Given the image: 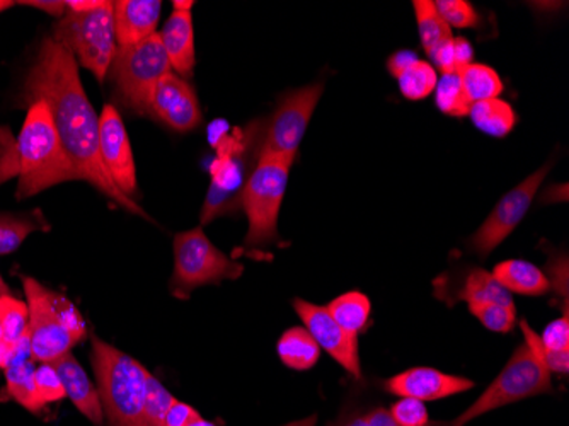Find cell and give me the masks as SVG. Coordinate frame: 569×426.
Here are the masks:
<instances>
[{
    "mask_svg": "<svg viewBox=\"0 0 569 426\" xmlns=\"http://www.w3.org/2000/svg\"><path fill=\"white\" fill-rule=\"evenodd\" d=\"M26 105L44 101L59 131L60 142L72 165L76 179L94 186L99 194L150 219L132 198L124 197L108 176L99 152V115H96L79 76L72 53L53 38H44L22 86Z\"/></svg>",
    "mask_w": 569,
    "mask_h": 426,
    "instance_id": "1",
    "label": "cell"
},
{
    "mask_svg": "<svg viewBox=\"0 0 569 426\" xmlns=\"http://www.w3.org/2000/svg\"><path fill=\"white\" fill-rule=\"evenodd\" d=\"M12 152V171L19 176V200L34 197L60 182L76 181V172L44 101L28 105V115Z\"/></svg>",
    "mask_w": 569,
    "mask_h": 426,
    "instance_id": "2",
    "label": "cell"
},
{
    "mask_svg": "<svg viewBox=\"0 0 569 426\" xmlns=\"http://www.w3.org/2000/svg\"><path fill=\"white\" fill-rule=\"evenodd\" d=\"M28 300V343L38 364H53L84 341L88 326L77 307L60 291L31 277H22Z\"/></svg>",
    "mask_w": 569,
    "mask_h": 426,
    "instance_id": "3",
    "label": "cell"
},
{
    "mask_svg": "<svg viewBox=\"0 0 569 426\" xmlns=\"http://www.w3.org/2000/svg\"><path fill=\"white\" fill-rule=\"evenodd\" d=\"M92 368L111 426H142L149 371L136 358L92 336Z\"/></svg>",
    "mask_w": 569,
    "mask_h": 426,
    "instance_id": "4",
    "label": "cell"
},
{
    "mask_svg": "<svg viewBox=\"0 0 569 426\" xmlns=\"http://www.w3.org/2000/svg\"><path fill=\"white\" fill-rule=\"evenodd\" d=\"M523 343L515 348L510 360L497 379L489 384L488 389L472 403L466 412L460 413L447 426H466L472 419L505 408L515 403L526 402L529 397L552 393V374L537 354L529 336L523 335Z\"/></svg>",
    "mask_w": 569,
    "mask_h": 426,
    "instance_id": "5",
    "label": "cell"
},
{
    "mask_svg": "<svg viewBox=\"0 0 569 426\" xmlns=\"http://www.w3.org/2000/svg\"><path fill=\"white\" fill-rule=\"evenodd\" d=\"M292 165L281 157L260 152L242 194V208L249 222L244 242L249 248L278 241V216Z\"/></svg>",
    "mask_w": 569,
    "mask_h": 426,
    "instance_id": "6",
    "label": "cell"
},
{
    "mask_svg": "<svg viewBox=\"0 0 569 426\" xmlns=\"http://www.w3.org/2000/svg\"><path fill=\"white\" fill-rule=\"evenodd\" d=\"M51 38L72 53L77 66L104 82L118 51L113 2H102L94 11L69 12L57 22Z\"/></svg>",
    "mask_w": 569,
    "mask_h": 426,
    "instance_id": "7",
    "label": "cell"
},
{
    "mask_svg": "<svg viewBox=\"0 0 569 426\" xmlns=\"http://www.w3.org/2000/svg\"><path fill=\"white\" fill-rule=\"evenodd\" d=\"M171 72L161 38L156 33L133 47L118 48L108 76L121 105L133 113L150 115L153 89Z\"/></svg>",
    "mask_w": 569,
    "mask_h": 426,
    "instance_id": "8",
    "label": "cell"
},
{
    "mask_svg": "<svg viewBox=\"0 0 569 426\" xmlns=\"http://www.w3.org/2000/svg\"><path fill=\"white\" fill-rule=\"evenodd\" d=\"M244 274L241 262L229 258L212 245L201 227L174 237V274L171 290L176 297H188L194 288L238 280Z\"/></svg>",
    "mask_w": 569,
    "mask_h": 426,
    "instance_id": "9",
    "label": "cell"
},
{
    "mask_svg": "<svg viewBox=\"0 0 569 426\" xmlns=\"http://www.w3.org/2000/svg\"><path fill=\"white\" fill-rule=\"evenodd\" d=\"M258 128L249 127L241 139L223 140L219 156L212 165V186L201 210V226L226 214H234L242 207L244 194L246 166H248L251 146Z\"/></svg>",
    "mask_w": 569,
    "mask_h": 426,
    "instance_id": "10",
    "label": "cell"
},
{
    "mask_svg": "<svg viewBox=\"0 0 569 426\" xmlns=\"http://www.w3.org/2000/svg\"><path fill=\"white\" fill-rule=\"evenodd\" d=\"M325 86L310 85L296 91L284 92L278 101L267 137L261 143V152L281 157L284 161H296L300 143L306 136L310 118L318 108Z\"/></svg>",
    "mask_w": 569,
    "mask_h": 426,
    "instance_id": "11",
    "label": "cell"
},
{
    "mask_svg": "<svg viewBox=\"0 0 569 426\" xmlns=\"http://www.w3.org/2000/svg\"><path fill=\"white\" fill-rule=\"evenodd\" d=\"M549 168H551L549 165L542 166L539 171L523 179L519 186H515L513 190L508 191L498 201L497 207L489 214L488 219L482 222V226L466 242L469 251L475 252L479 258H488L519 227L523 217L527 216V211H529L540 185L545 182Z\"/></svg>",
    "mask_w": 569,
    "mask_h": 426,
    "instance_id": "12",
    "label": "cell"
},
{
    "mask_svg": "<svg viewBox=\"0 0 569 426\" xmlns=\"http://www.w3.org/2000/svg\"><path fill=\"white\" fill-rule=\"evenodd\" d=\"M293 309L302 319L303 328L318 343L336 364L341 365L353 379H361L360 351H358V338L345 331L332 319L328 309L318 304L307 303L303 299L293 300Z\"/></svg>",
    "mask_w": 569,
    "mask_h": 426,
    "instance_id": "13",
    "label": "cell"
},
{
    "mask_svg": "<svg viewBox=\"0 0 569 426\" xmlns=\"http://www.w3.org/2000/svg\"><path fill=\"white\" fill-rule=\"evenodd\" d=\"M99 152L113 185L124 197L137 191V169L127 128L113 105H104L99 115Z\"/></svg>",
    "mask_w": 569,
    "mask_h": 426,
    "instance_id": "14",
    "label": "cell"
},
{
    "mask_svg": "<svg viewBox=\"0 0 569 426\" xmlns=\"http://www.w3.org/2000/svg\"><path fill=\"white\" fill-rule=\"evenodd\" d=\"M150 115L179 133L193 131L201 123L197 92L184 79L168 73L153 89Z\"/></svg>",
    "mask_w": 569,
    "mask_h": 426,
    "instance_id": "15",
    "label": "cell"
},
{
    "mask_svg": "<svg viewBox=\"0 0 569 426\" xmlns=\"http://www.w3.org/2000/svg\"><path fill=\"white\" fill-rule=\"evenodd\" d=\"M382 387L392 396L411 397L428 403L471 390L475 383L468 377L453 376L437 368L415 367L383 380Z\"/></svg>",
    "mask_w": 569,
    "mask_h": 426,
    "instance_id": "16",
    "label": "cell"
},
{
    "mask_svg": "<svg viewBox=\"0 0 569 426\" xmlns=\"http://www.w3.org/2000/svg\"><path fill=\"white\" fill-rule=\"evenodd\" d=\"M161 0H118L113 2L118 48L133 47L156 34L161 19Z\"/></svg>",
    "mask_w": 569,
    "mask_h": 426,
    "instance_id": "17",
    "label": "cell"
},
{
    "mask_svg": "<svg viewBox=\"0 0 569 426\" xmlns=\"http://www.w3.org/2000/svg\"><path fill=\"white\" fill-rule=\"evenodd\" d=\"M162 47L168 56L169 66L176 76L188 79L193 76L194 62V30L191 12L172 11L166 21L161 33Z\"/></svg>",
    "mask_w": 569,
    "mask_h": 426,
    "instance_id": "18",
    "label": "cell"
},
{
    "mask_svg": "<svg viewBox=\"0 0 569 426\" xmlns=\"http://www.w3.org/2000/svg\"><path fill=\"white\" fill-rule=\"evenodd\" d=\"M53 367L62 377L63 387H66L67 397L89 422L96 426H102L104 422V412H102L101 399H99L98 389L92 386L91 379L86 374L84 368L77 361L72 354L63 355L59 360L53 361Z\"/></svg>",
    "mask_w": 569,
    "mask_h": 426,
    "instance_id": "19",
    "label": "cell"
},
{
    "mask_svg": "<svg viewBox=\"0 0 569 426\" xmlns=\"http://www.w3.org/2000/svg\"><path fill=\"white\" fill-rule=\"evenodd\" d=\"M37 361L31 357L30 343L28 336L19 343L9 361L6 370V394L11 399L28 409V412L38 413L43 412L44 406L41 405L40 397H38L37 380Z\"/></svg>",
    "mask_w": 569,
    "mask_h": 426,
    "instance_id": "20",
    "label": "cell"
},
{
    "mask_svg": "<svg viewBox=\"0 0 569 426\" xmlns=\"http://www.w3.org/2000/svg\"><path fill=\"white\" fill-rule=\"evenodd\" d=\"M493 277L498 284L510 291L526 297H542L551 291V284L546 277L545 270L533 262L523 259H508L495 266Z\"/></svg>",
    "mask_w": 569,
    "mask_h": 426,
    "instance_id": "21",
    "label": "cell"
},
{
    "mask_svg": "<svg viewBox=\"0 0 569 426\" xmlns=\"http://www.w3.org/2000/svg\"><path fill=\"white\" fill-rule=\"evenodd\" d=\"M456 294V300L468 303L471 313L489 306H515L510 291L498 284L491 271L482 268L469 270Z\"/></svg>",
    "mask_w": 569,
    "mask_h": 426,
    "instance_id": "22",
    "label": "cell"
},
{
    "mask_svg": "<svg viewBox=\"0 0 569 426\" xmlns=\"http://www.w3.org/2000/svg\"><path fill=\"white\" fill-rule=\"evenodd\" d=\"M278 357L292 370H310L321 358V348L306 328H290L281 335L277 345Z\"/></svg>",
    "mask_w": 569,
    "mask_h": 426,
    "instance_id": "23",
    "label": "cell"
},
{
    "mask_svg": "<svg viewBox=\"0 0 569 426\" xmlns=\"http://www.w3.org/2000/svg\"><path fill=\"white\" fill-rule=\"evenodd\" d=\"M328 313L345 331L357 336L366 333L372 316V303L360 290H350L328 304Z\"/></svg>",
    "mask_w": 569,
    "mask_h": 426,
    "instance_id": "24",
    "label": "cell"
},
{
    "mask_svg": "<svg viewBox=\"0 0 569 426\" xmlns=\"http://www.w3.org/2000/svg\"><path fill=\"white\" fill-rule=\"evenodd\" d=\"M469 117L478 130L495 139H503L517 125V115L510 102L500 98L475 102Z\"/></svg>",
    "mask_w": 569,
    "mask_h": 426,
    "instance_id": "25",
    "label": "cell"
},
{
    "mask_svg": "<svg viewBox=\"0 0 569 426\" xmlns=\"http://www.w3.org/2000/svg\"><path fill=\"white\" fill-rule=\"evenodd\" d=\"M460 82L471 105L475 102L488 101V99L500 98L505 86L498 76L497 70L485 63H471L460 70Z\"/></svg>",
    "mask_w": 569,
    "mask_h": 426,
    "instance_id": "26",
    "label": "cell"
},
{
    "mask_svg": "<svg viewBox=\"0 0 569 426\" xmlns=\"http://www.w3.org/2000/svg\"><path fill=\"white\" fill-rule=\"evenodd\" d=\"M412 6H415V14H417L421 44H423L427 56H430L438 44L452 38L450 26L443 21L442 16L438 14L435 2L431 0H415Z\"/></svg>",
    "mask_w": 569,
    "mask_h": 426,
    "instance_id": "27",
    "label": "cell"
},
{
    "mask_svg": "<svg viewBox=\"0 0 569 426\" xmlns=\"http://www.w3.org/2000/svg\"><path fill=\"white\" fill-rule=\"evenodd\" d=\"M435 106L447 117H469L472 105L463 91L459 72L446 73L438 79L435 88Z\"/></svg>",
    "mask_w": 569,
    "mask_h": 426,
    "instance_id": "28",
    "label": "cell"
},
{
    "mask_svg": "<svg viewBox=\"0 0 569 426\" xmlns=\"http://www.w3.org/2000/svg\"><path fill=\"white\" fill-rule=\"evenodd\" d=\"M437 70L431 63L418 59L398 77L399 91L409 101L427 99L437 88Z\"/></svg>",
    "mask_w": 569,
    "mask_h": 426,
    "instance_id": "29",
    "label": "cell"
},
{
    "mask_svg": "<svg viewBox=\"0 0 569 426\" xmlns=\"http://www.w3.org/2000/svg\"><path fill=\"white\" fill-rule=\"evenodd\" d=\"M47 229L43 219L37 217L0 216V256L18 251L26 237L34 230Z\"/></svg>",
    "mask_w": 569,
    "mask_h": 426,
    "instance_id": "30",
    "label": "cell"
},
{
    "mask_svg": "<svg viewBox=\"0 0 569 426\" xmlns=\"http://www.w3.org/2000/svg\"><path fill=\"white\" fill-rule=\"evenodd\" d=\"M28 306L12 296H0V319L4 328V341L18 346L28 336Z\"/></svg>",
    "mask_w": 569,
    "mask_h": 426,
    "instance_id": "31",
    "label": "cell"
},
{
    "mask_svg": "<svg viewBox=\"0 0 569 426\" xmlns=\"http://www.w3.org/2000/svg\"><path fill=\"white\" fill-rule=\"evenodd\" d=\"M174 402L176 397L166 389L164 384L158 377H153L150 374L149 383H147V399L146 408H143L142 426H162L166 415H168Z\"/></svg>",
    "mask_w": 569,
    "mask_h": 426,
    "instance_id": "32",
    "label": "cell"
},
{
    "mask_svg": "<svg viewBox=\"0 0 569 426\" xmlns=\"http://www.w3.org/2000/svg\"><path fill=\"white\" fill-rule=\"evenodd\" d=\"M435 8L450 28L466 30V28L478 26V11L472 8L468 0H438V2H435Z\"/></svg>",
    "mask_w": 569,
    "mask_h": 426,
    "instance_id": "33",
    "label": "cell"
},
{
    "mask_svg": "<svg viewBox=\"0 0 569 426\" xmlns=\"http://www.w3.org/2000/svg\"><path fill=\"white\" fill-rule=\"evenodd\" d=\"M34 380H37L38 397H40L41 405L47 406L66 399L67 394L62 377H60L53 364L38 365Z\"/></svg>",
    "mask_w": 569,
    "mask_h": 426,
    "instance_id": "34",
    "label": "cell"
},
{
    "mask_svg": "<svg viewBox=\"0 0 569 426\" xmlns=\"http://www.w3.org/2000/svg\"><path fill=\"white\" fill-rule=\"evenodd\" d=\"M471 314L486 329L501 333V335L513 331L515 325H517L515 306H489L485 309L472 310Z\"/></svg>",
    "mask_w": 569,
    "mask_h": 426,
    "instance_id": "35",
    "label": "cell"
},
{
    "mask_svg": "<svg viewBox=\"0 0 569 426\" xmlns=\"http://www.w3.org/2000/svg\"><path fill=\"white\" fill-rule=\"evenodd\" d=\"M392 418L399 426H430V415H428L427 406L418 399L411 397H401L399 402L389 408Z\"/></svg>",
    "mask_w": 569,
    "mask_h": 426,
    "instance_id": "36",
    "label": "cell"
},
{
    "mask_svg": "<svg viewBox=\"0 0 569 426\" xmlns=\"http://www.w3.org/2000/svg\"><path fill=\"white\" fill-rule=\"evenodd\" d=\"M545 274L551 284V290L562 297V316H568V256H552Z\"/></svg>",
    "mask_w": 569,
    "mask_h": 426,
    "instance_id": "37",
    "label": "cell"
},
{
    "mask_svg": "<svg viewBox=\"0 0 569 426\" xmlns=\"http://www.w3.org/2000/svg\"><path fill=\"white\" fill-rule=\"evenodd\" d=\"M540 345L549 351H569V321L568 316L552 321L539 336Z\"/></svg>",
    "mask_w": 569,
    "mask_h": 426,
    "instance_id": "38",
    "label": "cell"
},
{
    "mask_svg": "<svg viewBox=\"0 0 569 426\" xmlns=\"http://www.w3.org/2000/svg\"><path fill=\"white\" fill-rule=\"evenodd\" d=\"M428 59L431 60L433 69L438 70L442 76L457 72L456 56H453V37L438 44V47L431 51L430 56H428Z\"/></svg>",
    "mask_w": 569,
    "mask_h": 426,
    "instance_id": "39",
    "label": "cell"
},
{
    "mask_svg": "<svg viewBox=\"0 0 569 426\" xmlns=\"http://www.w3.org/2000/svg\"><path fill=\"white\" fill-rule=\"evenodd\" d=\"M200 413H198L193 406L176 399L174 405L171 406L168 415H166L162 426H188L191 422H194V419L200 418Z\"/></svg>",
    "mask_w": 569,
    "mask_h": 426,
    "instance_id": "40",
    "label": "cell"
},
{
    "mask_svg": "<svg viewBox=\"0 0 569 426\" xmlns=\"http://www.w3.org/2000/svg\"><path fill=\"white\" fill-rule=\"evenodd\" d=\"M453 56H456L457 72L475 63L472 62L475 60V48H472L471 41L463 37L453 38Z\"/></svg>",
    "mask_w": 569,
    "mask_h": 426,
    "instance_id": "41",
    "label": "cell"
},
{
    "mask_svg": "<svg viewBox=\"0 0 569 426\" xmlns=\"http://www.w3.org/2000/svg\"><path fill=\"white\" fill-rule=\"evenodd\" d=\"M417 60L418 56L415 51H396V53H392V56L389 57V60H387V70H389V73H391L395 79H398V77L401 76V73L405 72L411 63L417 62Z\"/></svg>",
    "mask_w": 569,
    "mask_h": 426,
    "instance_id": "42",
    "label": "cell"
},
{
    "mask_svg": "<svg viewBox=\"0 0 569 426\" xmlns=\"http://www.w3.org/2000/svg\"><path fill=\"white\" fill-rule=\"evenodd\" d=\"M366 423L367 426H399L392 418L389 408H383V406H372V408L366 409Z\"/></svg>",
    "mask_w": 569,
    "mask_h": 426,
    "instance_id": "43",
    "label": "cell"
},
{
    "mask_svg": "<svg viewBox=\"0 0 569 426\" xmlns=\"http://www.w3.org/2000/svg\"><path fill=\"white\" fill-rule=\"evenodd\" d=\"M326 426H367L366 409H345L338 418L332 419Z\"/></svg>",
    "mask_w": 569,
    "mask_h": 426,
    "instance_id": "44",
    "label": "cell"
},
{
    "mask_svg": "<svg viewBox=\"0 0 569 426\" xmlns=\"http://www.w3.org/2000/svg\"><path fill=\"white\" fill-rule=\"evenodd\" d=\"M66 6L69 12H89L101 8L102 0H69Z\"/></svg>",
    "mask_w": 569,
    "mask_h": 426,
    "instance_id": "45",
    "label": "cell"
},
{
    "mask_svg": "<svg viewBox=\"0 0 569 426\" xmlns=\"http://www.w3.org/2000/svg\"><path fill=\"white\" fill-rule=\"evenodd\" d=\"M22 4L41 9V11L50 12L53 16H62V12L67 9L66 2H37V0H31V2H22Z\"/></svg>",
    "mask_w": 569,
    "mask_h": 426,
    "instance_id": "46",
    "label": "cell"
},
{
    "mask_svg": "<svg viewBox=\"0 0 569 426\" xmlns=\"http://www.w3.org/2000/svg\"><path fill=\"white\" fill-rule=\"evenodd\" d=\"M172 6H174V11L191 12L194 2H191V0H174Z\"/></svg>",
    "mask_w": 569,
    "mask_h": 426,
    "instance_id": "47",
    "label": "cell"
},
{
    "mask_svg": "<svg viewBox=\"0 0 569 426\" xmlns=\"http://www.w3.org/2000/svg\"><path fill=\"white\" fill-rule=\"evenodd\" d=\"M188 426H217L216 423H212V422H207V419H203L201 418H197L194 419V422H191L190 425Z\"/></svg>",
    "mask_w": 569,
    "mask_h": 426,
    "instance_id": "48",
    "label": "cell"
},
{
    "mask_svg": "<svg viewBox=\"0 0 569 426\" xmlns=\"http://www.w3.org/2000/svg\"><path fill=\"white\" fill-rule=\"evenodd\" d=\"M0 296H11L8 285H6L4 278L0 275Z\"/></svg>",
    "mask_w": 569,
    "mask_h": 426,
    "instance_id": "49",
    "label": "cell"
},
{
    "mask_svg": "<svg viewBox=\"0 0 569 426\" xmlns=\"http://www.w3.org/2000/svg\"><path fill=\"white\" fill-rule=\"evenodd\" d=\"M14 6V2H11V0H0V12L6 11V9L12 8Z\"/></svg>",
    "mask_w": 569,
    "mask_h": 426,
    "instance_id": "50",
    "label": "cell"
},
{
    "mask_svg": "<svg viewBox=\"0 0 569 426\" xmlns=\"http://www.w3.org/2000/svg\"><path fill=\"white\" fill-rule=\"evenodd\" d=\"M4 341V328H2V319H0V343Z\"/></svg>",
    "mask_w": 569,
    "mask_h": 426,
    "instance_id": "51",
    "label": "cell"
},
{
    "mask_svg": "<svg viewBox=\"0 0 569 426\" xmlns=\"http://www.w3.org/2000/svg\"><path fill=\"white\" fill-rule=\"evenodd\" d=\"M0 157H2V147H0Z\"/></svg>",
    "mask_w": 569,
    "mask_h": 426,
    "instance_id": "52",
    "label": "cell"
}]
</instances>
